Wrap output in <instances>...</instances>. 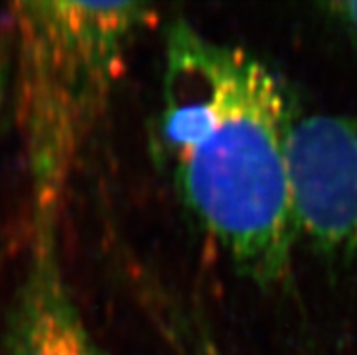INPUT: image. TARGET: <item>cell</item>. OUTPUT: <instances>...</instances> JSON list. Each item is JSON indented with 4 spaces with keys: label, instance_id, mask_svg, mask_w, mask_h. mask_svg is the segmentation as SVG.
Instances as JSON below:
<instances>
[{
    "label": "cell",
    "instance_id": "6da1fadb",
    "mask_svg": "<svg viewBox=\"0 0 357 355\" xmlns=\"http://www.w3.org/2000/svg\"><path fill=\"white\" fill-rule=\"evenodd\" d=\"M160 87L153 145L185 211L240 274L281 281L299 241L283 82L252 51L176 18Z\"/></svg>",
    "mask_w": 357,
    "mask_h": 355
},
{
    "label": "cell",
    "instance_id": "7a4b0ae2",
    "mask_svg": "<svg viewBox=\"0 0 357 355\" xmlns=\"http://www.w3.org/2000/svg\"><path fill=\"white\" fill-rule=\"evenodd\" d=\"M144 2H17V105L31 211L60 212L129 45L149 26Z\"/></svg>",
    "mask_w": 357,
    "mask_h": 355
},
{
    "label": "cell",
    "instance_id": "3957f363",
    "mask_svg": "<svg viewBox=\"0 0 357 355\" xmlns=\"http://www.w3.org/2000/svg\"><path fill=\"white\" fill-rule=\"evenodd\" d=\"M289 172L299 239L357 261V116L296 118Z\"/></svg>",
    "mask_w": 357,
    "mask_h": 355
},
{
    "label": "cell",
    "instance_id": "277c9868",
    "mask_svg": "<svg viewBox=\"0 0 357 355\" xmlns=\"http://www.w3.org/2000/svg\"><path fill=\"white\" fill-rule=\"evenodd\" d=\"M60 236L62 216L31 214L26 272L6 321L8 355H107L69 288Z\"/></svg>",
    "mask_w": 357,
    "mask_h": 355
},
{
    "label": "cell",
    "instance_id": "5b68a950",
    "mask_svg": "<svg viewBox=\"0 0 357 355\" xmlns=\"http://www.w3.org/2000/svg\"><path fill=\"white\" fill-rule=\"evenodd\" d=\"M167 332L172 333L176 347L185 355H223L214 339L196 319L183 312H172L167 315Z\"/></svg>",
    "mask_w": 357,
    "mask_h": 355
},
{
    "label": "cell",
    "instance_id": "8992f818",
    "mask_svg": "<svg viewBox=\"0 0 357 355\" xmlns=\"http://www.w3.org/2000/svg\"><path fill=\"white\" fill-rule=\"evenodd\" d=\"M328 15L357 42V2H334L325 6Z\"/></svg>",
    "mask_w": 357,
    "mask_h": 355
},
{
    "label": "cell",
    "instance_id": "52a82bcc",
    "mask_svg": "<svg viewBox=\"0 0 357 355\" xmlns=\"http://www.w3.org/2000/svg\"><path fill=\"white\" fill-rule=\"evenodd\" d=\"M2 95H4V73L0 68V104H2Z\"/></svg>",
    "mask_w": 357,
    "mask_h": 355
}]
</instances>
